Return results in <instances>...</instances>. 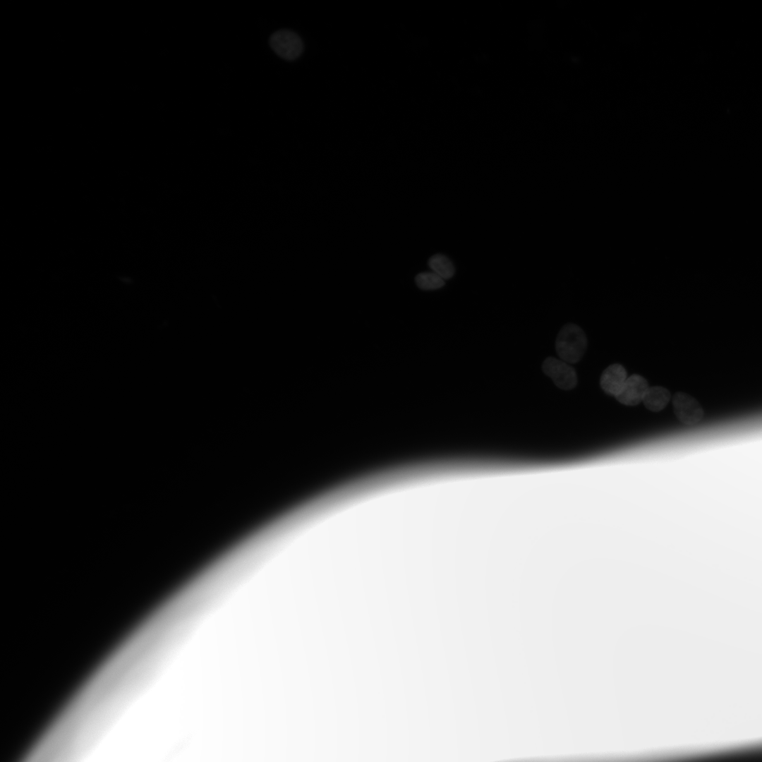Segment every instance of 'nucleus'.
Here are the masks:
<instances>
[{
  "mask_svg": "<svg viewBox=\"0 0 762 762\" xmlns=\"http://www.w3.org/2000/svg\"><path fill=\"white\" fill-rule=\"evenodd\" d=\"M586 347V336L579 326L568 323L559 332L555 349L562 361L569 363L579 362L584 355Z\"/></svg>",
  "mask_w": 762,
  "mask_h": 762,
  "instance_id": "f257e3e1",
  "label": "nucleus"
},
{
  "mask_svg": "<svg viewBox=\"0 0 762 762\" xmlns=\"http://www.w3.org/2000/svg\"><path fill=\"white\" fill-rule=\"evenodd\" d=\"M542 369L555 385L562 389H572L577 384L575 370L562 360L551 356L548 357L543 363Z\"/></svg>",
  "mask_w": 762,
  "mask_h": 762,
  "instance_id": "f03ea898",
  "label": "nucleus"
},
{
  "mask_svg": "<svg viewBox=\"0 0 762 762\" xmlns=\"http://www.w3.org/2000/svg\"><path fill=\"white\" fill-rule=\"evenodd\" d=\"M270 44L278 56L289 61L298 58L303 49L301 37L289 30H280L274 32L270 37Z\"/></svg>",
  "mask_w": 762,
  "mask_h": 762,
  "instance_id": "7ed1b4c3",
  "label": "nucleus"
},
{
  "mask_svg": "<svg viewBox=\"0 0 762 762\" xmlns=\"http://www.w3.org/2000/svg\"><path fill=\"white\" fill-rule=\"evenodd\" d=\"M672 403L676 417L684 424H695L703 416V409L698 401L686 393H676Z\"/></svg>",
  "mask_w": 762,
  "mask_h": 762,
  "instance_id": "20e7f679",
  "label": "nucleus"
},
{
  "mask_svg": "<svg viewBox=\"0 0 762 762\" xmlns=\"http://www.w3.org/2000/svg\"><path fill=\"white\" fill-rule=\"evenodd\" d=\"M648 387L644 377L634 374L627 377L622 389L615 397L618 401L624 405L635 406L643 401Z\"/></svg>",
  "mask_w": 762,
  "mask_h": 762,
  "instance_id": "39448f33",
  "label": "nucleus"
},
{
  "mask_svg": "<svg viewBox=\"0 0 762 762\" xmlns=\"http://www.w3.org/2000/svg\"><path fill=\"white\" fill-rule=\"evenodd\" d=\"M627 379L624 368L617 363L608 366L602 373L600 385L607 394L617 396Z\"/></svg>",
  "mask_w": 762,
  "mask_h": 762,
  "instance_id": "423d86ee",
  "label": "nucleus"
},
{
  "mask_svg": "<svg viewBox=\"0 0 762 762\" xmlns=\"http://www.w3.org/2000/svg\"><path fill=\"white\" fill-rule=\"evenodd\" d=\"M670 398V393L666 388L660 386L651 387L647 389L643 402L648 410L657 412L667 406Z\"/></svg>",
  "mask_w": 762,
  "mask_h": 762,
  "instance_id": "0eeeda50",
  "label": "nucleus"
},
{
  "mask_svg": "<svg viewBox=\"0 0 762 762\" xmlns=\"http://www.w3.org/2000/svg\"><path fill=\"white\" fill-rule=\"evenodd\" d=\"M431 270L444 279H450L454 274V267L451 260L444 255H433L428 261Z\"/></svg>",
  "mask_w": 762,
  "mask_h": 762,
  "instance_id": "6e6552de",
  "label": "nucleus"
},
{
  "mask_svg": "<svg viewBox=\"0 0 762 762\" xmlns=\"http://www.w3.org/2000/svg\"><path fill=\"white\" fill-rule=\"evenodd\" d=\"M416 285L423 290H435L445 285V279L435 272H421L415 279Z\"/></svg>",
  "mask_w": 762,
  "mask_h": 762,
  "instance_id": "1a4fd4ad",
  "label": "nucleus"
}]
</instances>
